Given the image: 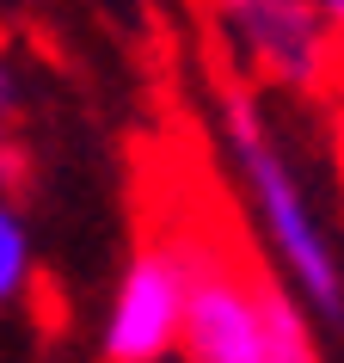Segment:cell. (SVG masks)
Instances as JSON below:
<instances>
[{"instance_id": "cell-1", "label": "cell", "mask_w": 344, "mask_h": 363, "mask_svg": "<svg viewBox=\"0 0 344 363\" xmlns=\"http://www.w3.org/2000/svg\"><path fill=\"white\" fill-rule=\"evenodd\" d=\"M222 142H228V160L246 179L252 216H258L277 265L289 271V296L307 302L314 314H326V320H344V265H338V252H332L320 216H314V197H307L302 172L289 167V154L277 148L258 99L240 93V86L222 93Z\"/></svg>"}, {"instance_id": "cell-2", "label": "cell", "mask_w": 344, "mask_h": 363, "mask_svg": "<svg viewBox=\"0 0 344 363\" xmlns=\"http://www.w3.org/2000/svg\"><path fill=\"white\" fill-rule=\"evenodd\" d=\"M172 240L185 252V333L178 351L191 363H270L277 314L289 289L270 284L252 265L240 240L215 234L210 222H172Z\"/></svg>"}, {"instance_id": "cell-3", "label": "cell", "mask_w": 344, "mask_h": 363, "mask_svg": "<svg viewBox=\"0 0 344 363\" xmlns=\"http://www.w3.org/2000/svg\"><path fill=\"white\" fill-rule=\"evenodd\" d=\"M178 333H185V252L166 228H154L117 277L98 351L105 363H160L166 351H178Z\"/></svg>"}, {"instance_id": "cell-4", "label": "cell", "mask_w": 344, "mask_h": 363, "mask_svg": "<svg viewBox=\"0 0 344 363\" xmlns=\"http://www.w3.org/2000/svg\"><path fill=\"white\" fill-rule=\"evenodd\" d=\"M252 74L283 86H326L338 74V43L302 0H210Z\"/></svg>"}, {"instance_id": "cell-5", "label": "cell", "mask_w": 344, "mask_h": 363, "mask_svg": "<svg viewBox=\"0 0 344 363\" xmlns=\"http://www.w3.org/2000/svg\"><path fill=\"white\" fill-rule=\"evenodd\" d=\"M31 234H25V216L0 197V308L19 302L25 284H31Z\"/></svg>"}, {"instance_id": "cell-6", "label": "cell", "mask_w": 344, "mask_h": 363, "mask_svg": "<svg viewBox=\"0 0 344 363\" xmlns=\"http://www.w3.org/2000/svg\"><path fill=\"white\" fill-rule=\"evenodd\" d=\"M302 6L320 19V31L338 43V56H344V0H302Z\"/></svg>"}, {"instance_id": "cell-7", "label": "cell", "mask_w": 344, "mask_h": 363, "mask_svg": "<svg viewBox=\"0 0 344 363\" xmlns=\"http://www.w3.org/2000/svg\"><path fill=\"white\" fill-rule=\"evenodd\" d=\"M0 105H6V74H0ZM13 179V148H6V117H0V185Z\"/></svg>"}, {"instance_id": "cell-8", "label": "cell", "mask_w": 344, "mask_h": 363, "mask_svg": "<svg viewBox=\"0 0 344 363\" xmlns=\"http://www.w3.org/2000/svg\"><path fill=\"white\" fill-rule=\"evenodd\" d=\"M338 99H344V56H338Z\"/></svg>"}]
</instances>
